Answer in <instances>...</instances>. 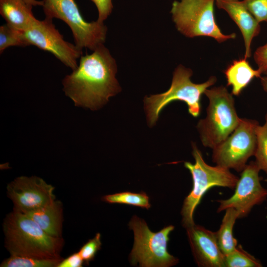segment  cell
<instances>
[{
    "label": "cell",
    "mask_w": 267,
    "mask_h": 267,
    "mask_svg": "<svg viewBox=\"0 0 267 267\" xmlns=\"http://www.w3.org/2000/svg\"><path fill=\"white\" fill-rule=\"evenodd\" d=\"M192 146L195 163L184 162V167L190 171L193 180L192 189L184 199L181 210V223L185 228L195 224L194 212L208 189L214 186L233 189L239 179L229 169L218 165L212 166L207 164L196 144L193 143Z\"/></svg>",
    "instance_id": "obj_5"
},
{
    "label": "cell",
    "mask_w": 267,
    "mask_h": 267,
    "mask_svg": "<svg viewBox=\"0 0 267 267\" xmlns=\"http://www.w3.org/2000/svg\"><path fill=\"white\" fill-rule=\"evenodd\" d=\"M5 247L10 255L37 259H60L62 237H53L27 215L13 209L3 223Z\"/></svg>",
    "instance_id": "obj_2"
},
{
    "label": "cell",
    "mask_w": 267,
    "mask_h": 267,
    "mask_svg": "<svg viewBox=\"0 0 267 267\" xmlns=\"http://www.w3.org/2000/svg\"><path fill=\"white\" fill-rule=\"evenodd\" d=\"M254 59L258 69L262 73L267 72V43L258 47L254 53Z\"/></svg>",
    "instance_id": "obj_26"
},
{
    "label": "cell",
    "mask_w": 267,
    "mask_h": 267,
    "mask_svg": "<svg viewBox=\"0 0 267 267\" xmlns=\"http://www.w3.org/2000/svg\"><path fill=\"white\" fill-rule=\"evenodd\" d=\"M192 74L190 69L179 65L174 72L172 84L167 91L145 97L144 108L150 127L156 123L163 108L175 100L186 103L188 112L193 117L199 115L201 96L206 89L216 83L217 78L211 76L203 83L195 84L190 80Z\"/></svg>",
    "instance_id": "obj_4"
},
{
    "label": "cell",
    "mask_w": 267,
    "mask_h": 267,
    "mask_svg": "<svg viewBox=\"0 0 267 267\" xmlns=\"http://www.w3.org/2000/svg\"><path fill=\"white\" fill-rule=\"evenodd\" d=\"M84 262L78 252L72 254L65 259H63L57 267H81Z\"/></svg>",
    "instance_id": "obj_28"
},
{
    "label": "cell",
    "mask_w": 267,
    "mask_h": 267,
    "mask_svg": "<svg viewBox=\"0 0 267 267\" xmlns=\"http://www.w3.org/2000/svg\"><path fill=\"white\" fill-rule=\"evenodd\" d=\"M95 5L98 13L97 20L103 22L111 14L113 6L112 0H90Z\"/></svg>",
    "instance_id": "obj_27"
},
{
    "label": "cell",
    "mask_w": 267,
    "mask_h": 267,
    "mask_svg": "<svg viewBox=\"0 0 267 267\" xmlns=\"http://www.w3.org/2000/svg\"><path fill=\"white\" fill-rule=\"evenodd\" d=\"M221 224L216 235L219 247L226 255L233 251L237 245V240L233 234V228L236 220L238 219L236 211L231 208L225 210Z\"/></svg>",
    "instance_id": "obj_18"
},
{
    "label": "cell",
    "mask_w": 267,
    "mask_h": 267,
    "mask_svg": "<svg viewBox=\"0 0 267 267\" xmlns=\"http://www.w3.org/2000/svg\"><path fill=\"white\" fill-rule=\"evenodd\" d=\"M194 260L201 267H224V255L220 250L216 232L194 224L186 228Z\"/></svg>",
    "instance_id": "obj_13"
},
{
    "label": "cell",
    "mask_w": 267,
    "mask_h": 267,
    "mask_svg": "<svg viewBox=\"0 0 267 267\" xmlns=\"http://www.w3.org/2000/svg\"><path fill=\"white\" fill-rule=\"evenodd\" d=\"M242 1L259 23H267V0H242Z\"/></svg>",
    "instance_id": "obj_24"
},
{
    "label": "cell",
    "mask_w": 267,
    "mask_h": 267,
    "mask_svg": "<svg viewBox=\"0 0 267 267\" xmlns=\"http://www.w3.org/2000/svg\"><path fill=\"white\" fill-rule=\"evenodd\" d=\"M102 200L109 203L124 204L146 209L151 207L149 197L143 192L139 193L123 192L107 195L103 196Z\"/></svg>",
    "instance_id": "obj_19"
},
{
    "label": "cell",
    "mask_w": 267,
    "mask_h": 267,
    "mask_svg": "<svg viewBox=\"0 0 267 267\" xmlns=\"http://www.w3.org/2000/svg\"><path fill=\"white\" fill-rule=\"evenodd\" d=\"M261 82L265 91L267 92V76L261 77Z\"/></svg>",
    "instance_id": "obj_29"
},
{
    "label": "cell",
    "mask_w": 267,
    "mask_h": 267,
    "mask_svg": "<svg viewBox=\"0 0 267 267\" xmlns=\"http://www.w3.org/2000/svg\"><path fill=\"white\" fill-rule=\"evenodd\" d=\"M42 5V0H0V13L6 23L24 31L37 20L32 11L33 6Z\"/></svg>",
    "instance_id": "obj_15"
},
{
    "label": "cell",
    "mask_w": 267,
    "mask_h": 267,
    "mask_svg": "<svg viewBox=\"0 0 267 267\" xmlns=\"http://www.w3.org/2000/svg\"><path fill=\"white\" fill-rule=\"evenodd\" d=\"M215 4L219 9L225 11L239 28L244 40V57L250 58L252 41L261 31L260 23L247 9L242 0H215Z\"/></svg>",
    "instance_id": "obj_14"
},
{
    "label": "cell",
    "mask_w": 267,
    "mask_h": 267,
    "mask_svg": "<svg viewBox=\"0 0 267 267\" xmlns=\"http://www.w3.org/2000/svg\"><path fill=\"white\" fill-rule=\"evenodd\" d=\"M257 147L255 153V162L261 170L267 174V112L265 122L257 129Z\"/></svg>",
    "instance_id": "obj_23"
},
{
    "label": "cell",
    "mask_w": 267,
    "mask_h": 267,
    "mask_svg": "<svg viewBox=\"0 0 267 267\" xmlns=\"http://www.w3.org/2000/svg\"><path fill=\"white\" fill-rule=\"evenodd\" d=\"M129 226L134 233V243L129 256L132 265L138 264L141 267H170L178 263V259L167 251L169 235L174 226L170 225L153 232L143 219L134 216Z\"/></svg>",
    "instance_id": "obj_7"
},
{
    "label": "cell",
    "mask_w": 267,
    "mask_h": 267,
    "mask_svg": "<svg viewBox=\"0 0 267 267\" xmlns=\"http://www.w3.org/2000/svg\"><path fill=\"white\" fill-rule=\"evenodd\" d=\"M265 74L266 75V76H267V72H266Z\"/></svg>",
    "instance_id": "obj_30"
},
{
    "label": "cell",
    "mask_w": 267,
    "mask_h": 267,
    "mask_svg": "<svg viewBox=\"0 0 267 267\" xmlns=\"http://www.w3.org/2000/svg\"><path fill=\"white\" fill-rule=\"evenodd\" d=\"M6 189L13 209L23 213L39 209L55 200L54 187L36 176L16 178L8 184Z\"/></svg>",
    "instance_id": "obj_12"
},
{
    "label": "cell",
    "mask_w": 267,
    "mask_h": 267,
    "mask_svg": "<svg viewBox=\"0 0 267 267\" xmlns=\"http://www.w3.org/2000/svg\"><path fill=\"white\" fill-rule=\"evenodd\" d=\"M63 259H37L12 256L4 260L1 267H57Z\"/></svg>",
    "instance_id": "obj_20"
},
{
    "label": "cell",
    "mask_w": 267,
    "mask_h": 267,
    "mask_svg": "<svg viewBox=\"0 0 267 267\" xmlns=\"http://www.w3.org/2000/svg\"><path fill=\"white\" fill-rule=\"evenodd\" d=\"M12 46H26L23 31L18 30L6 23L0 27V53Z\"/></svg>",
    "instance_id": "obj_22"
},
{
    "label": "cell",
    "mask_w": 267,
    "mask_h": 267,
    "mask_svg": "<svg viewBox=\"0 0 267 267\" xmlns=\"http://www.w3.org/2000/svg\"><path fill=\"white\" fill-rule=\"evenodd\" d=\"M23 32L28 46L34 45L49 52L73 70L77 67L82 49L64 40L52 23V19H37Z\"/></svg>",
    "instance_id": "obj_10"
},
{
    "label": "cell",
    "mask_w": 267,
    "mask_h": 267,
    "mask_svg": "<svg viewBox=\"0 0 267 267\" xmlns=\"http://www.w3.org/2000/svg\"><path fill=\"white\" fill-rule=\"evenodd\" d=\"M116 61L102 44L80 57L77 67L62 80L63 90L76 106L98 110L121 90Z\"/></svg>",
    "instance_id": "obj_1"
},
{
    "label": "cell",
    "mask_w": 267,
    "mask_h": 267,
    "mask_svg": "<svg viewBox=\"0 0 267 267\" xmlns=\"http://www.w3.org/2000/svg\"><path fill=\"white\" fill-rule=\"evenodd\" d=\"M227 85L232 87L231 93L239 95L254 78H261L262 73L253 69L247 60L241 58L233 61L224 71Z\"/></svg>",
    "instance_id": "obj_17"
},
{
    "label": "cell",
    "mask_w": 267,
    "mask_h": 267,
    "mask_svg": "<svg viewBox=\"0 0 267 267\" xmlns=\"http://www.w3.org/2000/svg\"><path fill=\"white\" fill-rule=\"evenodd\" d=\"M215 0H179L172 3L171 13L177 30L188 38L209 37L222 43L235 38L224 34L216 23Z\"/></svg>",
    "instance_id": "obj_6"
},
{
    "label": "cell",
    "mask_w": 267,
    "mask_h": 267,
    "mask_svg": "<svg viewBox=\"0 0 267 267\" xmlns=\"http://www.w3.org/2000/svg\"><path fill=\"white\" fill-rule=\"evenodd\" d=\"M100 237V234L97 233L92 239H89L79 251L84 262L87 265L93 260L96 253L101 248Z\"/></svg>",
    "instance_id": "obj_25"
},
{
    "label": "cell",
    "mask_w": 267,
    "mask_h": 267,
    "mask_svg": "<svg viewBox=\"0 0 267 267\" xmlns=\"http://www.w3.org/2000/svg\"><path fill=\"white\" fill-rule=\"evenodd\" d=\"M24 214L49 235L62 237L63 208L60 201L55 200L45 206Z\"/></svg>",
    "instance_id": "obj_16"
},
{
    "label": "cell",
    "mask_w": 267,
    "mask_h": 267,
    "mask_svg": "<svg viewBox=\"0 0 267 267\" xmlns=\"http://www.w3.org/2000/svg\"><path fill=\"white\" fill-rule=\"evenodd\" d=\"M260 170L255 161L247 164L241 172L234 194L228 199L217 201L220 204L217 212L231 208L241 219L247 216L255 206L264 202L267 198V189L261 184Z\"/></svg>",
    "instance_id": "obj_11"
},
{
    "label": "cell",
    "mask_w": 267,
    "mask_h": 267,
    "mask_svg": "<svg viewBox=\"0 0 267 267\" xmlns=\"http://www.w3.org/2000/svg\"><path fill=\"white\" fill-rule=\"evenodd\" d=\"M260 260L245 251L241 245L224 255L225 267H262Z\"/></svg>",
    "instance_id": "obj_21"
},
{
    "label": "cell",
    "mask_w": 267,
    "mask_h": 267,
    "mask_svg": "<svg viewBox=\"0 0 267 267\" xmlns=\"http://www.w3.org/2000/svg\"><path fill=\"white\" fill-rule=\"evenodd\" d=\"M209 100L206 117L198 122L197 128L202 143L214 148L223 141L240 122L232 94L223 86L205 90Z\"/></svg>",
    "instance_id": "obj_3"
},
{
    "label": "cell",
    "mask_w": 267,
    "mask_h": 267,
    "mask_svg": "<svg viewBox=\"0 0 267 267\" xmlns=\"http://www.w3.org/2000/svg\"><path fill=\"white\" fill-rule=\"evenodd\" d=\"M257 121L241 118L234 131L213 148L212 160L217 165L241 172L254 156L257 147Z\"/></svg>",
    "instance_id": "obj_9"
},
{
    "label": "cell",
    "mask_w": 267,
    "mask_h": 267,
    "mask_svg": "<svg viewBox=\"0 0 267 267\" xmlns=\"http://www.w3.org/2000/svg\"><path fill=\"white\" fill-rule=\"evenodd\" d=\"M45 18L63 21L72 32L75 45L95 50L105 41L107 29L103 22H89L82 16L75 0H42Z\"/></svg>",
    "instance_id": "obj_8"
}]
</instances>
